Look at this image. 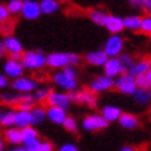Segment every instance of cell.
<instances>
[{
  "label": "cell",
  "instance_id": "27",
  "mask_svg": "<svg viewBox=\"0 0 151 151\" xmlns=\"http://www.w3.org/2000/svg\"><path fill=\"white\" fill-rule=\"evenodd\" d=\"M31 116H32V125L33 126H37V125H42L45 121L47 119L46 116V108L42 107V105H36L31 110Z\"/></svg>",
  "mask_w": 151,
  "mask_h": 151
},
{
  "label": "cell",
  "instance_id": "37",
  "mask_svg": "<svg viewBox=\"0 0 151 151\" xmlns=\"http://www.w3.org/2000/svg\"><path fill=\"white\" fill-rule=\"evenodd\" d=\"M136 79V85L137 87H143V89H151V82L148 81L146 73H142V75H137V76H134Z\"/></svg>",
  "mask_w": 151,
  "mask_h": 151
},
{
  "label": "cell",
  "instance_id": "13",
  "mask_svg": "<svg viewBox=\"0 0 151 151\" xmlns=\"http://www.w3.org/2000/svg\"><path fill=\"white\" fill-rule=\"evenodd\" d=\"M3 45H4V49H6V53L7 55L10 54H22L24 51V45L22 42L19 40L17 36H13V35H7V36L3 39Z\"/></svg>",
  "mask_w": 151,
  "mask_h": 151
},
{
  "label": "cell",
  "instance_id": "45",
  "mask_svg": "<svg viewBox=\"0 0 151 151\" xmlns=\"http://www.w3.org/2000/svg\"><path fill=\"white\" fill-rule=\"evenodd\" d=\"M4 144H6V142H4V139H3V134H0V151L4 148Z\"/></svg>",
  "mask_w": 151,
  "mask_h": 151
},
{
  "label": "cell",
  "instance_id": "46",
  "mask_svg": "<svg viewBox=\"0 0 151 151\" xmlns=\"http://www.w3.org/2000/svg\"><path fill=\"white\" fill-rule=\"evenodd\" d=\"M9 57H10V58H14V60H21L22 54H19V53H17V54H10Z\"/></svg>",
  "mask_w": 151,
  "mask_h": 151
},
{
  "label": "cell",
  "instance_id": "18",
  "mask_svg": "<svg viewBox=\"0 0 151 151\" xmlns=\"http://www.w3.org/2000/svg\"><path fill=\"white\" fill-rule=\"evenodd\" d=\"M108 55L105 54V51L103 49L100 50H93V51H89L85 54L83 60L86 61L89 65H93V67H103L104 63L107 61Z\"/></svg>",
  "mask_w": 151,
  "mask_h": 151
},
{
  "label": "cell",
  "instance_id": "29",
  "mask_svg": "<svg viewBox=\"0 0 151 151\" xmlns=\"http://www.w3.org/2000/svg\"><path fill=\"white\" fill-rule=\"evenodd\" d=\"M140 24H142V17L140 15H128L124 18L125 29L128 31H140Z\"/></svg>",
  "mask_w": 151,
  "mask_h": 151
},
{
  "label": "cell",
  "instance_id": "47",
  "mask_svg": "<svg viewBox=\"0 0 151 151\" xmlns=\"http://www.w3.org/2000/svg\"><path fill=\"white\" fill-rule=\"evenodd\" d=\"M13 150H14V151H25V147H24V146H22V147L14 146V147H13Z\"/></svg>",
  "mask_w": 151,
  "mask_h": 151
},
{
  "label": "cell",
  "instance_id": "3",
  "mask_svg": "<svg viewBox=\"0 0 151 151\" xmlns=\"http://www.w3.org/2000/svg\"><path fill=\"white\" fill-rule=\"evenodd\" d=\"M21 64L27 71H42L47 67L46 65V54L39 50H27L22 53L21 57Z\"/></svg>",
  "mask_w": 151,
  "mask_h": 151
},
{
  "label": "cell",
  "instance_id": "24",
  "mask_svg": "<svg viewBox=\"0 0 151 151\" xmlns=\"http://www.w3.org/2000/svg\"><path fill=\"white\" fill-rule=\"evenodd\" d=\"M124 111L121 110L119 107H116V105H105V107H103V110H101V115L104 116L108 122H116L119 119V116H121V114H122Z\"/></svg>",
  "mask_w": 151,
  "mask_h": 151
},
{
  "label": "cell",
  "instance_id": "42",
  "mask_svg": "<svg viewBox=\"0 0 151 151\" xmlns=\"http://www.w3.org/2000/svg\"><path fill=\"white\" fill-rule=\"evenodd\" d=\"M79 147L75 143H64L63 146L60 147V151H78Z\"/></svg>",
  "mask_w": 151,
  "mask_h": 151
},
{
  "label": "cell",
  "instance_id": "30",
  "mask_svg": "<svg viewBox=\"0 0 151 151\" xmlns=\"http://www.w3.org/2000/svg\"><path fill=\"white\" fill-rule=\"evenodd\" d=\"M14 121H15V110H14V108L4 110L3 116H1V121H0V126H1V128L14 126Z\"/></svg>",
  "mask_w": 151,
  "mask_h": 151
},
{
  "label": "cell",
  "instance_id": "2",
  "mask_svg": "<svg viewBox=\"0 0 151 151\" xmlns=\"http://www.w3.org/2000/svg\"><path fill=\"white\" fill-rule=\"evenodd\" d=\"M82 63V57L76 53L53 51L46 55V65L51 69H61L64 67H78Z\"/></svg>",
  "mask_w": 151,
  "mask_h": 151
},
{
  "label": "cell",
  "instance_id": "14",
  "mask_svg": "<svg viewBox=\"0 0 151 151\" xmlns=\"http://www.w3.org/2000/svg\"><path fill=\"white\" fill-rule=\"evenodd\" d=\"M67 110L61 108V107H55V105H47L46 108V116L51 124L54 125H63L64 119L67 118Z\"/></svg>",
  "mask_w": 151,
  "mask_h": 151
},
{
  "label": "cell",
  "instance_id": "35",
  "mask_svg": "<svg viewBox=\"0 0 151 151\" xmlns=\"http://www.w3.org/2000/svg\"><path fill=\"white\" fill-rule=\"evenodd\" d=\"M61 126L69 133H76L79 129V124L76 122V119L73 116H69V115H67V118L64 119V122H63Z\"/></svg>",
  "mask_w": 151,
  "mask_h": 151
},
{
  "label": "cell",
  "instance_id": "33",
  "mask_svg": "<svg viewBox=\"0 0 151 151\" xmlns=\"http://www.w3.org/2000/svg\"><path fill=\"white\" fill-rule=\"evenodd\" d=\"M129 4L139 11H147L151 14V0H129Z\"/></svg>",
  "mask_w": 151,
  "mask_h": 151
},
{
  "label": "cell",
  "instance_id": "22",
  "mask_svg": "<svg viewBox=\"0 0 151 151\" xmlns=\"http://www.w3.org/2000/svg\"><path fill=\"white\" fill-rule=\"evenodd\" d=\"M150 68H151V58H142L139 61H134V64L129 68L128 73H130L132 76H137V75L146 73Z\"/></svg>",
  "mask_w": 151,
  "mask_h": 151
},
{
  "label": "cell",
  "instance_id": "20",
  "mask_svg": "<svg viewBox=\"0 0 151 151\" xmlns=\"http://www.w3.org/2000/svg\"><path fill=\"white\" fill-rule=\"evenodd\" d=\"M28 93H18V92H3L0 94V101L6 105H10V107H17L21 100L25 99Z\"/></svg>",
  "mask_w": 151,
  "mask_h": 151
},
{
  "label": "cell",
  "instance_id": "36",
  "mask_svg": "<svg viewBox=\"0 0 151 151\" xmlns=\"http://www.w3.org/2000/svg\"><path fill=\"white\" fill-rule=\"evenodd\" d=\"M140 31L146 35L151 36V14L142 17V24H140Z\"/></svg>",
  "mask_w": 151,
  "mask_h": 151
},
{
  "label": "cell",
  "instance_id": "26",
  "mask_svg": "<svg viewBox=\"0 0 151 151\" xmlns=\"http://www.w3.org/2000/svg\"><path fill=\"white\" fill-rule=\"evenodd\" d=\"M39 4H40L42 14H45V15H53L60 10L58 0H40Z\"/></svg>",
  "mask_w": 151,
  "mask_h": 151
},
{
  "label": "cell",
  "instance_id": "17",
  "mask_svg": "<svg viewBox=\"0 0 151 151\" xmlns=\"http://www.w3.org/2000/svg\"><path fill=\"white\" fill-rule=\"evenodd\" d=\"M104 28L110 33H122L125 31L124 18L118 17V15H114V14H108L107 21L104 24Z\"/></svg>",
  "mask_w": 151,
  "mask_h": 151
},
{
  "label": "cell",
  "instance_id": "49",
  "mask_svg": "<svg viewBox=\"0 0 151 151\" xmlns=\"http://www.w3.org/2000/svg\"><path fill=\"white\" fill-rule=\"evenodd\" d=\"M3 112H4V108L0 107V121H1V116H3Z\"/></svg>",
  "mask_w": 151,
  "mask_h": 151
},
{
  "label": "cell",
  "instance_id": "21",
  "mask_svg": "<svg viewBox=\"0 0 151 151\" xmlns=\"http://www.w3.org/2000/svg\"><path fill=\"white\" fill-rule=\"evenodd\" d=\"M133 100L140 107H147L151 103V89H143V87H137L134 93L132 94Z\"/></svg>",
  "mask_w": 151,
  "mask_h": 151
},
{
  "label": "cell",
  "instance_id": "34",
  "mask_svg": "<svg viewBox=\"0 0 151 151\" xmlns=\"http://www.w3.org/2000/svg\"><path fill=\"white\" fill-rule=\"evenodd\" d=\"M7 10L11 17H15V15H19L21 14V10H22V0H10L9 3L6 4Z\"/></svg>",
  "mask_w": 151,
  "mask_h": 151
},
{
  "label": "cell",
  "instance_id": "10",
  "mask_svg": "<svg viewBox=\"0 0 151 151\" xmlns=\"http://www.w3.org/2000/svg\"><path fill=\"white\" fill-rule=\"evenodd\" d=\"M89 89L94 93H104L108 92L111 89H114V78H111L108 75H99L93 79L90 85H89Z\"/></svg>",
  "mask_w": 151,
  "mask_h": 151
},
{
  "label": "cell",
  "instance_id": "41",
  "mask_svg": "<svg viewBox=\"0 0 151 151\" xmlns=\"http://www.w3.org/2000/svg\"><path fill=\"white\" fill-rule=\"evenodd\" d=\"M54 150V144L50 140H42L40 146H39V151H53Z\"/></svg>",
  "mask_w": 151,
  "mask_h": 151
},
{
  "label": "cell",
  "instance_id": "5",
  "mask_svg": "<svg viewBox=\"0 0 151 151\" xmlns=\"http://www.w3.org/2000/svg\"><path fill=\"white\" fill-rule=\"evenodd\" d=\"M125 47V40L121 33H110V36L105 39L103 50L108 57H118Z\"/></svg>",
  "mask_w": 151,
  "mask_h": 151
},
{
  "label": "cell",
  "instance_id": "1",
  "mask_svg": "<svg viewBox=\"0 0 151 151\" xmlns=\"http://www.w3.org/2000/svg\"><path fill=\"white\" fill-rule=\"evenodd\" d=\"M51 81L55 86L65 90V92H72L78 89V71L76 67H64L61 69H55V72L51 76Z\"/></svg>",
  "mask_w": 151,
  "mask_h": 151
},
{
  "label": "cell",
  "instance_id": "9",
  "mask_svg": "<svg viewBox=\"0 0 151 151\" xmlns=\"http://www.w3.org/2000/svg\"><path fill=\"white\" fill-rule=\"evenodd\" d=\"M19 15L27 21H36L37 18H40L42 10L39 1H36V0H22V10H21Z\"/></svg>",
  "mask_w": 151,
  "mask_h": 151
},
{
  "label": "cell",
  "instance_id": "40",
  "mask_svg": "<svg viewBox=\"0 0 151 151\" xmlns=\"http://www.w3.org/2000/svg\"><path fill=\"white\" fill-rule=\"evenodd\" d=\"M10 86V78L4 72L0 73V90H6Z\"/></svg>",
  "mask_w": 151,
  "mask_h": 151
},
{
  "label": "cell",
  "instance_id": "31",
  "mask_svg": "<svg viewBox=\"0 0 151 151\" xmlns=\"http://www.w3.org/2000/svg\"><path fill=\"white\" fill-rule=\"evenodd\" d=\"M51 92V89L49 87H39L37 86L35 90L32 92V96H33V100L36 101V103H46L47 100V96H49V93Z\"/></svg>",
  "mask_w": 151,
  "mask_h": 151
},
{
  "label": "cell",
  "instance_id": "25",
  "mask_svg": "<svg viewBox=\"0 0 151 151\" xmlns=\"http://www.w3.org/2000/svg\"><path fill=\"white\" fill-rule=\"evenodd\" d=\"M107 17H108V13L105 10L101 9H93L89 11V18L92 19V22L97 27H104L105 21H107Z\"/></svg>",
  "mask_w": 151,
  "mask_h": 151
},
{
  "label": "cell",
  "instance_id": "50",
  "mask_svg": "<svg viewBox=\"0 0 151 151\" xmlns=\"http://www.w3.org/2000/svg\"><path fill=\"white\" fill-rule=\"evenodd\" d=\"M150 105H151V103H150Z\"/></svg>",
  "mask_w": 151,
  "mask_h": 151
},
{
  "label": "cell",
  "instance_id": "19",
  "mask_svg": "<svg viewBox=\"0 0 151 151\" xmlns=\"http://www.w3.org/2000/svg\"><path fill=\"white\" fill-rule=\"evenodd\" d=\"M116 122L119 124L121 128L126 129V130H133L139 126V118L134 114H130V112H122Z\"/></svg>",
  "mask_w": 151,
  "mask_h": 151
},
{
  "label": "cell",
  "instance_id": "7",
  "mask_svg": "<svg viewBox=\"0 0 151 151\" xmlns=\"http://www.w3.org/2000/svg\"><path fill=\"white\" fill-rule=\"evenodd\" d=\"M69 99L72 103H78V104L86 105V107H96L97 105V93L92 92L90 89H85V90H72L68 92Z\"/></svg>",
  "mask_w": 151,
  "mask_h": 151
},
{
  "label": "cell",
  "instance_id": "44",
  "mask_svg": "<svg viewBox=\"0 0 151 151\" xmlns=\"http://www.w3.org/2000/svg\"><path fill=\"white\" fill-rule=\"evenodd\" d=\"M119 150H121V151H133L134 148H133L132 146H124V147H121Z\"/></svg>",
  "mask_w": 151,
  "mask_h": 151
},
{
  "label": "cell",
  "instance_id": "48",
  "mask_svg": "<svg viewBox=\"0 0 151 151\" xmlns=\"http://www.w3.org/2000/svg\"><path fill=\"white\" fill-rule=\"evenodd\" d=\"M146 75H147V78H148V81H150V82H151V68H150V69H148V71H147V72H146Z\"/></svg>",
  "mask_w": 151,
  "mask_h": 151
},
{
  "label": "cell",
  "instance_id": "6",
  "mask_svg": "<svg viewBox=\"0 0 151 151\" xmlns=\"http://www.w3.org/2000/svg\"><path fill=\"white\" fill-rule=\"evenodd\" d=\"M82 128L86 132H99L108 128L110 122L101 114H89L82 119Z\"/></svg>",
  "mask_w": 151,
  "mask_h": 151
},
{
  "label": "cell",
  "instance_id": "12",
  "mask_svg": "<svg viewBox=\"0 0 151 151\" xmlns=\"http://www.w3.org/2000/svg\"><path fill=\"white\" fill-rule=\"evenodd\" d=\"M3 72L9 76L10 79H15L24 75L25 72V68L21 64V60H14V58H7L3 63Z\"/></svg>",
  "mask_w": 151,
  "mask_h": 151
},
{
  "label": "cell",
  "instance_id": "28",
  "mask_svg": "<svg viewBox=\"0 0 151 151\" xmlns=\"http://www.w3.org/2000/svg\"><path fill=\"white\" fill-rule=\"evenodd\" d=\"M21 134H22V146H25L29 142L36 140L39 137V132H37V129L33 125H29V126L22 128L21 129Z\"/></svg>",
  "mask_w": 151,
  "mask_h": 151
},
{
  "label": "cell",
  "instance_id": "8",
  "mask_svg": "<svg viewBox=\"0 0 151 151\" xmlns=\"http://www.w3.org/2000/svg\"><path fill=\"white\" fill-rule=\"evenodd\" d=\"M10 87L14 92L18 93H32L37 87V81L29 78V76H25V75H21L10 82Z\"/></svg>",
  "mask_w": 151,
  "mask_h": 151
},
{
  "label": "cell",
  "instance_id": "4",
  "mask_svg": "<svg viewBox=\"0 0 151 151\" xmlns=\"http://www.w3.org/2000/svg\"><path fill=\"white\" fill-rule=\"evenodd\" d=\"M114 89H116L119 93L126 94V96H132L134 90L137 89L136 85V79L128 72H122L118 75L116 78H114Z\"/></svg>",
  "mask_w": 151,
  "mask_h": 151
},
{
  "label": "cell",
  "instance_id": "39",
  "mask_svg": "<svg viewBox=\"0 0 151 151\" xmlns=\"http://www.w3.org/2000/svg\"><path fill=\"white\" fill-rule=\"evenodd\" d=\"M10 17H11V15H10L6 4H0V24L6 22L7 19H10Z\"/></svg>",
  "mask_w": 151,
  "mask_h": 151
},
{
  "label": "cell",
  "instance_id": "23",
  "mask_svg": "<svg viewBox=\"0 0 151 151\" xmlns=\"http://www.w3.org/2000/svg\"><path fill=\"white\" fill-rule=\"evenodd\" d=\"M32 125V116H31V111L27 110H15V121H14V126L22 129L25 126Z\"/></svg>",
  "mask_w": 151,
  "mask_h": 151
},
{
  "label": "cell",
  "instance_id": "11",
  "mask_svg": "<svg viewBox=\"0 0 151 151\" xmlns=\"http://www.w3.org/2000/svg\"><path fill=\"white\" fill-rule=\"evenodd\" d=\"M47 105H55V107H61L64 110L68 111L72 101L69 99V94L68 92H54L51 90L47 96V100H46Z\"/></svg>",
  "mask_w": 151,
  "mask_h": 151
},
{
  "label": "cell",
  "instance_id": "32",
  "mask_svg": "<svg viewBox=\"0 0 151 151\" xmlns=\"http://www.w3.org/2000/svg\"><path fill=\"white\" fill-rule=\"evenodd\" d=\"M118 60H119V63H121V65H122V69H124V72H128L129 68L132 67L133 64H134V57L130 54H128V53H121V54L118 55Z\"/></svg>",
  "mask_w": 151,
  "mask_h": 151
},
{
  "label": "cell",
  "instance_id": "43",
  "mask_svg": "<svg viewBox=\"0 0 151 151\" xmlns=\"http://www.w3.org/2000/svg\"><path fill=\"white\" fill-rule=\"evenodd\" d=\"M6 55H7V53H6L4 45H3V40L0 39V58H3V57H6Z\"/></svg>",
  "mask_w": 151,
  "mask_h": 151
},
{
  "label": "cell",
  "instance_id": "16",
  "mask_svg": "<svg viewBox=\"0 0 151 151\" xmlns=\"http://www.w3.org/2000/svg\"><path fill=\"white\" fill-rule=\"evenodd\" d=\"M103 71H104L105 75H108L111 78H116L118 75L124 72L118 57H108L107 61L104 63V65H103Z\"/></svg>",
  "mask_w": 151,
  "mask_h": 151
},
{
  "label": "cell",
  "instance_id": "38",
  "mask_svg": "<svg viewBox=\"0 0 151 151\" xmlns=\"http://www.w3.org/2000/svg\"><path fill=\"white\" fill-rule=\"evenodd\" d=\"M40 137H37L36 140H32L29 142L28 144H25V151H39V146H40Z\"/></svg>",
  "mask_w": 151,
  "mask_h": 151
},
{
  "label": "cell",
  "instance_id": "15",
  "mask_svg": "<svg viewBox=\"0 0 151 151\" xmlns=\"http://www.w3.org/2000/svg\"><path fill=\"white\" fill-rule=\"evenodd\" d=\"M3 139L4 142L10 146H22V134H21V129L17 126H10L4 128L3 132Z\"/></svg>",
  "mask_w": 151,
  "mask_h": 151
}]
</instances>
